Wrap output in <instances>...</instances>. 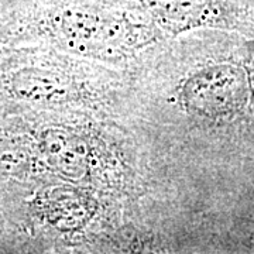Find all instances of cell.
Segmentation results:
<instances>
[{
  "label": "cell",
  "mask_w": 254,
  "mask_h": 254,
  "mask_svg": "<svg viewBox=\"0 0 254 254\" xmlns=\"http://www.w3.org/2000/svg\"><path fill=\"white\" fill-rule=\"evenodd\" d=\"M239 223L243 236V246L247 250L254 252V173L247 182L245 195L242 198Z\"/></svg>",
  "instance_id": "obj_1"
},
{
  "label": "cell",
  "mask_w": 254,
  "mask_h": 254,
  "mask_svg": "<svg viewBox=\"0 0 254 254\" xmlns=\"http://www.w3.org/2000/svg\"><path fill=\"white\" fill-rule=\"evenodd\" d=\"M240 11L254 24V0H219Z\"/></svg>",
  "instance_id": "obj_2"
}]
</instances>
